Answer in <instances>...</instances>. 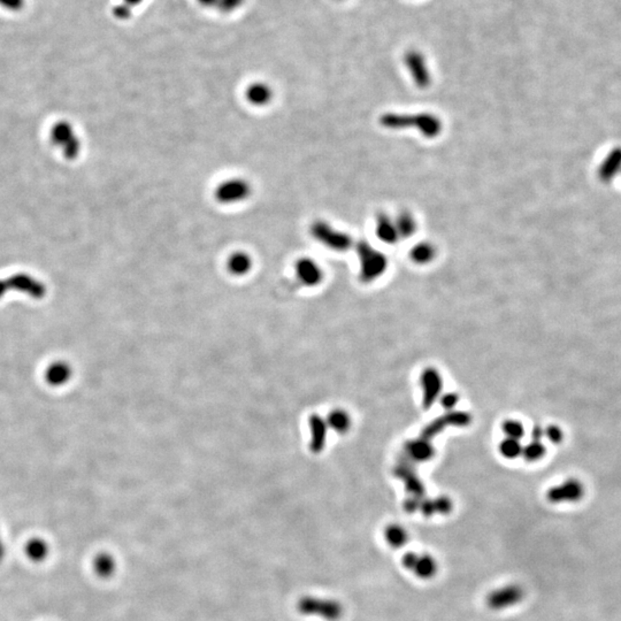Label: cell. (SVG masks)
<instances>
[{
	"instance_id": "52a82bcc",
	"label": "cell",
	"mask_w": 621,
	"mask_h": 621,
	"mask_svg": "<svg viewBox=\"0 0 621 621\" xmlns=\"http://www.w3.org/2000/svg\"><path fill=\"white\" fill-rule=\"evenodd\" d=\"M412 464L413 463H411L409 459H406L404 457L400 461V464L395 467V476L403 481L404 487H405L406 491L409 493L410 496L422 498V497L424 496L426 489H424L422 480L419 479L418 476H417Z\"/></svg>"
},
{
	"instance_id": "9c48e42d",
	"label": "cell",
	"mask_w": 621,
	"mask_h": 621,
	"mask_svg": "<svg viewBox=\"0 0 621 621\" xmlns=\"http://www.w3.org/2000/svg\"><path fill=\"white\" fill-rule=\"evenodd\" d=\"M454 510V503L448 496H439L436 498H419L417 512L424 517L450 515Z\"/></svg>"
},
{
	"instance_id": "8992f818",
	"label": "cell",
	"mask_w": 621,
	"mask_h": 621,
	"mask_svg": "<svg viewBox=\"0 0 621 621\" xmlns=\"http://www.w3.org/2000/svg\"><path fill=\"white\" fill-rule=\"evenodd\" d=\"M585 496V487L576 479H568L549 489L546 498L550 503H576Z\"/></svg>"
},
{
	"instance_id": "30bf717a",
	"label": "cell",
	"mask_w": 621,
	"mask_h": 621,
	"mask_svg": "<svg viewBox=\"0 0 621 621\" xmlns=\"http://www.w3.org/2000/svg\"><path fill=\"white\" fill-rule=\"evenodd\" d=\"M309 431H311V443L309 448L314 454L322 452L327 441V422L320 415L313 414L309 417Z\"/></svg>"
},
{
	"instance_id": "ba28073f",
	"label": "cell",
	"mask_w": 621,
	"mask_h": 621,
	"mask_svg": "<svg viewBox=\"0 0 621 621\" xmlns=\"http://www.w3.org/2000/svg\"><path fill=\"white\" fill-rule=\"evenodd\" d=\"M404 451H405L404 457L409 459L411 463L431 461L435 456V449L431 441L422 436L407 441L404 446Z\"/></svg>"
},
{
	"instance_id": "7a4b0ae2",
	"label": "cell",
	"mask_w": 621,
	"mask_h": 621,
	"mask_svg": "<svg viewBox=\"0 0 621 621\" xmlns=\"http://www.w3.org/2000/svg\"><path fill=\"white\" fill-rule=\"evenodd\" d=\"M251 185L242 177H231L219 183L214 191V197L224 205L242 203L251 194Z\"/></svg>"
},
{
	"instance_id": "83f0119b",
	"label": "cell",
	"mask_w": 621,
	"mask_h": 621,
	"mask_svg": "<svg viewBox=\"0 0 621 621\" xmlns=\"http://www.w3.org/2000/svg\"><path fill=\"white\" fill-rule=\"evenodd\" d=\"M459 402V396L455 392H449L441 397V405L446 410V411H452L455 409Z\"/></svg>"
},
{
	"instance_id": "ffe728a7",
	"label": "cell",
	"mask_w": 621,
	"mask_h": 621,
	"mask_svg": "<svg viewBox=\"0 0 621 621\" xmlns=\"http://www.w3.org/2000/svg\"><path fill=\"white\" fill-rule=\"evenodd\" d=\"M546 449L541 441H532L522 446V457L530 463L539 461L546 456Z\"/></svg>"
},
{
	"instance_id": "d6986e66",
	"label": "cell",
	"mask_w": 621,
	"mask_h": 621,
	"mask_svg": "<svg viewBox=\"0 0 621 621\" xmlns=\"http://www.w3.org/2000/svg\"><path fill=\"white\" fill-rule=\"evenodd\" d=\"M327 424L328 427H331L333 431L344 434L348 431V428L351 426V419L346 411L334 410L333 412L328 415Z\"/></svg>"
},
{
	"instance_id": "5bb4252c",
	"label": "cell",
	"mask_w": 621,
	"mask_h": 621,
	"mask_svg": "<svg viewBox=\"0 0 621 621\" xmlns=\"http://www.w3.org/2000/svg\"><path fill=\"white\" fill-rule=\"evenodd\" d=\"M25 555L33 563L40 564L45 561L50 555L49 543L42 537H33L25 544Z\"/></svg>"
},
{
	"instance_id": "4dcf8cb0",
	"label": "cell",
	"mask_w": 621,
	"mask_h": 621,
	"mask_svg": "<svg viewBox=\"0 0 621 621\" xmlns=\"http://www.w3.org/2000/svg\"><path fill=\"white\" fill-rule=\"evenodd\" d=\"M143 1H144V0H122V4H124V5H127V6L133 9L135 7L140 6Z\"/></svg>"
},
{
	"instance_id": "cb8c5ba5",
	"label": "cell",
	"mask_w": 621,
	"mask_h": 621,
	"mask_svg": "<svg viewBox=\"0 0 621 621\" xmlns=\"http://www.w3.org/2000/svg\"><path fill=\"white\" fill-rule=\"evenodd\" d=\"M246 0H218L216 9L222 14L236 12L246 4Z\"/></svg>"
},
{
	"instance_id": "d4e9b609",
	"label": "cell",
	"mask_w": 621,
	"mask_h": 621,
	"mask_svg": "<svg viewBox=\"0 0 621 621\" xmlns=\"http://www.w3.org/2000/svg\"><path fill=\"white\" fill-rule=\"evenodd\" d=\"M544 436L554 444H559V443L563 442L564 432L561 427H558L556 424H550L544 429Z\"/></svg>"
},
{
	"instance_id": "2e32d148",
	"label": "cell",
	"mask_w": 621,
	"mask_h": 621,
	"mask_svg": "<svg viewBox=\"0 0 621 621\" xmlns=\"http://www.w3.org/2000/svg\"><path fill=\"white\" fill-rule=\"evenodd\" d=\"M383 537H385V542L394 549L403 548L409 543L410 539L407 530L398 524H391L387 526L383 532Z\"/></svg>"
},
{
	"instance_id": "603a6c76",
	"label": "cell",
	"mask_w": 621,
	"mask_h": 621,
	"mask_svg": "<svg viewBox=\"0 0 621 621\" xmlns=\"http://www.w3.org/2000/svg\"><path fill=\"white\" fill-rule=\"evenodd\" d=\"M502 431L509 439H520L524 436V429L522 422L517 420H505L502 424Z\"/></svg>"
},
{
	"instance_id": "e0dca14e",
	"label": "cell",
	"mask_w": 621,
	"mask_h": 621,
	"mask_svg": "<svg viewBox=\"0 0 621 621\" xmlns=\"http://www.w3.org/2000/svg\"><path fill=\"white\" fill-rule=\"evenodd\" d=\"M92 566H94V573L97 574V576L101 579H109L116 573V559L107 552H100L94 557Z\"/></svg>"
},
{
	"instance_id": "8fae6325",
	"label": "cell",
	"mask_w": 621,
	"mask_h": 621,
	"mask_svg": "<svg viewBox=\"0 0 621 621\" xmlns=\"http://www.w3.org/2000/svg\"><path fill=\"white\" fill-rule=\"evenodd\" d=\"M296 273L299 281L307 287H314L322 280V272L319 265L307 258L297 261Z\"/></svg>"
},
{
	"instance_id": "484cf974",
	"label": "cell",
	"mask_w": 621,
	"mask_h": 621,
	"mask_svg": "<svg viewBox=\"0 0 621 621\" xmlns=\"http://www.w3.org/2000/svg\"><path fill=\"white\" fill-rule=\"evenodd\" d=\"M133 9L120 3L113 9V16H116L120 21H126L128 18H131L133 16Z\"/></svg>"
},
{
	"instance_id": "ac0fdd59",
	"label": "cell",
	"mask_w": 621,
	"mask_h": 621,
	"mask_svg": "<svg viewBox=\"0 0 621 621\" xmlns=\"http://www.w3.org/2000/svg\"><path fill=\"white\" fill-rule=\"evenodd\" d=\"M70 375H72V370L70 365L62 361H57L46 370L45 378L50 385L58 387L65 385L70 380Z\"/></svg>"
},
{
	"instance_id": "277c9868",
	"label": "cell",
	"mask_w": 621,
	"mask_h": 621,
	"mask_svg": "<svg viewBox=\"0 0 621 621\" xmlns=\"http://www.w3.org/2000/svg\"><path fill=\"white\" fill-rule=\"evenodd\" d=\"M402 565L405 570L422 580H431L439 572L436 559L428 554L407 552L402 558Z\"/></svg>"
},
{
	"instance_id": "d6a6232c",
	"label": "cell",
	"mask_w": 621,
	"mask_h": 621,
	"mask_svg": "<svg viewBox=\"0 0 621 621\" xmlns=\"http://www.w3.org/2000/svg\"><path fill=\"white\" fill-rule=\"evenodd\" d=\"M336 1H344V0H336Z\"/></svg>"
},
{
	"instance_id": "7c38bea8",
	"label": "cell",
	"mask_w": 621,
	"mask_h": 621,
	"mask_svg": "<svg viewBox=\"0 0 621 621\" xmlns=\"http://www.w3.org/2000/svg\"><path fill=\"white\" fill-rule=\"evenodd\" d=\"M246 99L255 107H264L273 99V89L265 82H253L248 85Z\"/></svg>"
},
{
	"instance_id": "4fadbf2b",
	"label": "cell",
	"mask_w": 621,
	"mask_h": 621,
	"mask_svg": "<svg viewBox=\"0 0 621 621\" xmlns=\"http://www.w3.org/2000/svg\"><path fill=\"white\" fill-rule=\"evenodd\" d=\"M405 61L406 66L412 74L415 81L422 83V84H426L429 79V72H428L427 62H426L424 55L417 50H413V51L406 53Z\"/></svg>"
},
{
	"instance_id": "4316f807",
	"label": "cell",
	"mask_w": 621,
	"mask_h": 621,
	"mask_svg": "<svg viewBox=\"0 0 621 621\" xmlns=\"http://www.w3.org/2000/svg\"><path fill=\"white\" fill-rule=\"evenodd\" d=\"M26 0H0V7L9 12H18L25 7Z\"/></svg>"
},
{
	"instance_id": "6da1fadb",
	"label": "cell",
	"mask_w": 621,
	"mask_h": 621,
	"mask_svg": "<svg viewBox=\"0 0 621 621\" xmlns=\"http://www.w3.org/2000/svg\"><path fill=\"white\" fill-rule=\"evenodd\" d=\"M298 610L302 615H314L328 621L339 620L344 612L339 600L312 596L300 598Z\"/></svg>"
},
{
	"instance_id": "7402d4cb",
	"label": "cell",
	"mask_w": 621,
	"mask_h": 621,
	"mask_svg": "<svg viewBox=\"0 0 621 621\" xmlns=\"http://www.w3.org/2000/svg\"><path fill=\"white\" fill-rule=\"evenodd\" d=\"M446 419L448 426H454V427H466L472 422V417L470 413L465 411H448L446 414L443 415Z\"/></svg>"
},
{
	"instance_id": "9a60e30c",
	"label": "cell",
	"mask_w": 621,
	"mask_h": 621,
	"mask_svg": "<svg viewBox=\"0 0 621 621\" xmlns=\"http://www.w3.org/2000/svg\"><path fill=\"white\" fill-rule=\"evenodd\" d=\"M227 267L229 273L233 274V275H246L251 270V257L246 252H233V255L228 258Z\"/></svg>"
},
{
	"instance_id": "3957f363",
	"label": "cell",
	"mask_w": 621,
	"mask_h": 621,
	"mask_svg": "<svg viewBox=\"0 0 621 621\" xmlns=\"http://www.w3.org/2000/svg\"><path fill=\"white\" fill-rule=\"evenodd\" d=\"M524 598V589L517 583H510L491 590L485 597V605L493 611H502L518 605Z\"/></svg>"
},
{
	"instance_id": "f546056e",
	"label": "cell",
	"mask_w": 621,
	"mask_h": 621,
	"mask_svg": "<svg viewBox=\"0 0 621 621\" xmlns=\"http://www.w3.org/2000/svg\"><path fill=\"white\" fill-rule=\"evenodd\" d=\"M198 4H199L200 6L205 7V9H216V3H218V0H196Z\"/></svg>"
},
{
	"instance_id": "44dd1931",
	"label": "cell",
	"mask_w": 621,
	"mask_h": 621,
	"mask_svg": "<svg viewBox=\"0 0 621 621\" xmlns=\"http://www.w3.org/2000/svg\"><path fill=\"white\" fill-rule=\"evenodd\" d=\"M500 455L506 459H515L520 457L522 454V446L519 439H509L506 437L500 444Z\"/></svg>"
},
{
	"instance_id": "f1b7e54d",
	"label": "cell",
	"mask_w": 621,
	"mask_h": 621,
	"mask_svg": "<svg viewBox=\"0 0 621 621\" xmlns=\"http://www.w3.org/2000/svg\"><path fill=\"white\" fill-rule=\"evenodd\" d=\"M530 435H532V441H541L544 437V428L537 424L534 426Z\"/></svg>"
},
{
	"instance_id": "5b68a950",
	"label": "cell",
	"mask_w": 621,
	"mask_h": 621,
	"mask_svg": "<svg viewBox=\"0 0 621 621\" xmlns=\"http://www.w3.org/2000/svg\"><path fill=\"white\" fill-rule=\"evenodd\" d=\"M422 388V407L431 409L436 400L441 397L443 390V379L439 370L434 367H427L422 370L420 376Z\"/></svg>"
},
{
	"instance_id": "1f68e13d",
	"label": "cell",
	"mask_w": 621,
	"mask_h": 621,
	"mask_svg": "<svg viewBox=\"0 0 621 621\" xmlns=\"http://www.w3.org/2000/svg\"><path fill=\"white\" fill-rule=\"evenodd\" d=\"M5 556H6V546H5L3 537H1V534H0V563L5 559Z\"/></svg>"
}]
</instances>
